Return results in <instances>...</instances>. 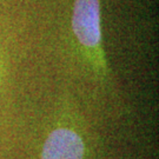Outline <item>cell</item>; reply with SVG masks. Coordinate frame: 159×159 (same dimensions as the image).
Segmentation results:
<instances>
[{
    "label": "cell",
    "instance_id": "1",
    "mask_svg": "<svg viewBox=\"0 0 159 159\" xmlns=\"http://www.w3.org/2000/svg\"><path fill=\"white\" fill-rule=\"evenodd\" d=\"M72 31L80 46L94 59L100 70H105L102 47V23L99 0H75L72 13Z\"/></svg>",
    "mask_w": 159,
    "mask_h": 159
},
{
    "label": "cell",
    "instance_id": "2",
    "mask_svg": "<svg viewBox=\"0 0 159 159\" xmlns=\"http://www.w3.org/2000/svg\"><path fill=\"white\" fill-rule=\"evenodd\" d=\"M85 143L73 129L59 126L47 136L41 150V159H84Z\"/></svg>",
    "mask_w": 159,
    "mask_h": 159
}]
</instances>
